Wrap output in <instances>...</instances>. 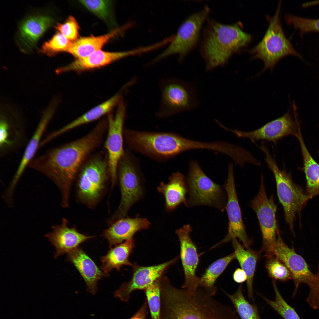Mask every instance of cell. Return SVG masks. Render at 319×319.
<instances>
[{
    "mask_svg": "<svg viewBox=\"0 0 319 319\" xmlns=\"http://www.w3.org/2000/svg\"><path fill=\"white\" fill-rule=\"evenodd\" d=\"M68 224L67 220L63 218L61 224L52 226V231L45 235L55 248V258L68 254L82 243L95 237L81 233L75 227H69Z\"/></svg>",
    "mask_w": 319,
    "mask_h": 319,
    "instance_id": "cell-21",
    "label": "cell"
},
{
    "mask_svg": "<svg viewBox=\"0 0 319 319\" xmlns=\"http://www.w3.org/2000/svg\"><path fill=\"white\" fill-rule=\"evenodd\" d=\"M265 156L264 160L273 173L276 181L277 195L283 207L285 221L294 232V222L296 214L309 199L303 190L293 181L290 173L287 172L283 165L280 169L275 158L271 154L267 145L263 144L259 147Z\"/></svg>",
    "mask_w": 319,
    "mask_h": 319,
    "instance_id": "cell-5",
    "label": "cell"
},
{
    "mask_svg": "<svg viewBox=\"0 0 319 319\" xmlns=\"http://www.w3.org/2000/svg\"><path fill=\"white\" fill-rule=\"evenodd\" d=\"M231 240L235 259L237 260L241 268L247 276L246 284L248 299L250 300L254 301L253 281L258 258V254L249 249H245L237 238H232Z\"/></svg>",
    "mask_w": 319,
    "mask_h": 319,
    "instance_id": "cell-30",
    "label": "cell"
},
{
    "mask_svg": "<svg viewBox=\"0 0 319 319\" xmlns=\"http://www.w3.org/2000/svg\"><path fill=\"white\" fill-rule=\"evenodd\" d=\"M160 278L144 290L149 310L151 319H160Z\"/></svg>",
    "mask_w": 319,
    "mask_h": 319,
    "instance_id": "cell-35",
    "label": "cell"
},
{
    "mask_svg": "<svg viewBox=\"0 0 319 319\" xmlns=\"http://www.w3.org/2000/svg\"><path fill=\"white\" fill-rule=\"evenodd\" d=\"M223 292L231 302L241 319H261L257 305L250 303L245 298L242 284L239 286L233 294H229L224 290Z\"/></svg>",
    "mask_w": 319,
    "mask_h": 319,
    "instance_id": "cell-33",
    "label": "cell"
},
{
    "mask_svg": "<svg viewBox=\"0 0 319 319\" xmlns=\"http://www.w3.org/2000/svg\"><path fill=\"white\" fill-rule=\"evenodd\" d=\"M210 12V9L205 5L200 11L188 17L180 26L168 47L148 64L174 54L178 55V61L181 62L197 45L202 27Z\"/></svg>",
    "mask_w": 319,
    "mask_h": 319,
    "instance_id": "cell-11",
    "label": "cell"
},
{
    "mask_svg": "<svg viewBox=\"0 0 319 319\" xmlns=\"http://www.w3.org/2000/svg\"><path fill=\"white\" fill-rule=\"evenodd\" d=\"M300 143L303 157V167L307 181L306 194L309 199L319 194V165L309 152L302 136L300 129L297 137Z\"/></svg>",
    "mask_w": 319,
    "mask_h": 319,
    "instance_id": "cell-31",
    "label": "cell"
},
{
    "mask_svg": "<svg viewBox=\"0 0 319 319\" xmlns=\"http://www.w3.org/2000/svg\"><path fill=\"white\" fill-rule=\"evenodd\" d=\"M107 158L101 154L92 156L83 164L77 175V198L89 207L99 201L110 178Z\"/></svg>",
    "mask_w": 319,
    "mask_h": 319,
    "instance_id": "cell-8",
    "label": "cell"
},
{
    "mask_svg": "<svg viewBox=\"0 0 319 319\" xmlns=\"http://www.w3.org/2000/svg\"><path fill=\"white\" fill-rule=\"evenodd\" d=\"M266 258V267L271 277L282 281L292 279L291 272L281 261L274 256Z\"/></svg>",
    "mask_w": 319,
    "mask_h": 319,
    "instance_id": "cell-37",
    "label": "cell"
},
{
    "mask_svg": "<svg viewBox=\"0 0 319 319\" xmlns=\"http://www.w3.org/2000/svg\"><path fill=\"white\" fill-rule=\"evenodd\" d=\"M121 92L94 107L63 127L49 134L50 138L53 140L72 129L95 121L108 113L122 101Z\"/></svg>",
    "mask_w": 319,
    "mask_h": 319,
    "instance_id": "cell-26",
    "label": "cell"
},
{
    "mask_svg": "<svg viewBox=\"0 0 319 319\" xmlns=\"http://www.w3.org/2000/svg\"><path fill=\"white\" fill-rule=\"evenodd\" d=\"M140 168L135 157L129 151H125L117 169L121 201L117 209L110 218L109 224L126 217L131 207L143 196L144 191Z\"/></svg>",
    "mask_w": 319,
    "mask_h": 319,
    "instance_id": "cell-7",
    "label": "cell"
},
{
    "mask_svg": "<svg viewBox=\"0 0 319 319\" xmlns=\"http://www.w3.org/2000/svg\"><path fill=\"white\" fill-rule=\"evenodd\" d=\"M148 306L146 299L141 306L129 319H146Z\"/></svg>",
    "mask_w": 319,
    "mask_h": 319,
    "instance_id": "cell-42",
    "label": "cell"
},
{
    "mask_svg": "<svg viewBox=\"0 0 319 319\" xmlns=\"http://www.w3.org/2000/svg\"><path fill=\"white\" fill-rule=\"evenodd\" d=\"M52 22L51 18L45 16L30 17L25 20L19 32V40L23 50L31 49Z\"/></svg>",
    "mask_w": 319,
    "mask_h": 319,
    "instance_id": "cell-27",
    "label": "cell"
},
{
    "mask_svg": "<svg viewBox=\"0 0 319 319\" xmlns=\"http://www.w3.org/2000/svg\"><path fill=\"white\" fill-rule=\"evenodd\" d=\"M272 285L275 295V300H271L260 294L258 295L284 319H300L296 311L284 299L277 288L275 280Z\"/></svg>",
    "mask_w": 319,
    "mask_h": 319,
    "instance_id": "cell-34",
    "label": "cell"
},
{
    "mask_svg": "<svg viewBox=\"0 0 319 319\" xmlns=\"http://www.w3.org/2000/svg\"><path fill=\"white\" fill-rule=\"evenodd\" d=\"M204 29L200 52L209 71L226 64L230 57L249 44L252 36L240 22L226 24L209 18Z\"/></svg>",
    "mask_w": 319,
    "mask_h": 319,
    "instance_id": "cell-3",
    "label": "cell"
},
{
    "mask_svg": "<svg viewBox=\"0 0 319 319\" xmlns=\"http://www.w3.org/2000/svg\"><path fill=\"white\" fill-rule=\"evenodd\" d=\"M142 48L121 52H108L100 50L85 57L76 58L66 65L56 70L57 74L69 71L81 72L99 68L131 55L143 53Z\"/></svg>",
    "mask_w": 319,
    "mask_h": 319,
    "instance_id": "cell-20",
    "label": "cell"
},
{
    "mask_svg": "<svg viewBox=\"0 0 319 319\" xmlns=\"http://www.w3.org/2000/svg\"><path fill=\"white\" fill-rule=\"evenodd\" d=\"M160 319H240L234 307L216 300L198 288L191 293L160 279Z\"/></svg>",
    "mask_w": 319,
    "mask_h": 319,
    "instance_id": "cell-2",
    "label": "cell"
},
{
    "mask_svg": "<svg viewBox=\"0 0 319 319\" xmlns=\"http://www.w3.org/2000/svg\"><path fill=\"white\" fill-rule=\"evenodd\" d=\"M250 206L255 213L259 221L263 240L261 251L265 253L276 242L279 230L276 217L277 206L273 195L269 198L267 196L263 175L261 178L258 192L251 201Z\"/></svg>",
    "mask_w": 319,
    "mask_h": 319,
    "instance_id": "cell-12",
    "label": "cell"
},
{
    "mask_svg": "<svg viewBox=\"0 0 319 319\" xmlns=\"http://www.w3.org/2000/svg\"><path fill=\"white\" fill-rule=\"evenodd\" d=\"M267 257L274 256L281 261L291 272L295 285L292 298L295 296L299 285L305 284L309 287L313 284L315 274L310 270L306 261L297 254L294 248L289 247L282 239L279 231L276 242L265 255Z\"/></svg>",
    "mask_w": 319,
    "mask_h": 319,
    "instance_id": "cell-15",
    "label": "cell"
},
{
    "mask_svg": "<svg viewBox=\"0 0 319 319\" xmlns=\"http://www.w3.org/2000/svg\"><path fill=\"white\" fill-rule=\"evenodd\" d=\"M235 187L233 165L230 163L225 186L227 197L225 209L229 221L228 232L224 238L215 247L233 238L239 239L247 249L251 245V241L247 235L242 220Z\"/></svg>",
    "mask_w": 319,
    "mask_h": 319,
    "instance_id": "cell-17",
    "label": "cell"
},
{
    "mask_svg": "<svg viewBox=\"0 0 319 319\" xmlns=\"http://www.w3.org/2000/svg\"><path fill=\"white\" fill-rule=\"evenodd\" d=\"M168 179L167 183L161 182L157 189L164 197L166 210L171 212L182 204L186 206L188 190L185 176L181 172L173 173Z\"/></svg>",
    "mask_w": 319,
    "mask_h": 319,
    "instance_id": "cell-25",
    "label": "cell"
},
{
    "mask_svg": "<svg viewBox=\"0 0 319 319\" xmlns=\"http://www.w3.org/2000/svg\"><path fill=\"white\" fill-rule=\"evenodd\" d=\"M123 29V28H118L101 35H91L79 38L72 42L67 52L76 58L87 56L97 51L101 50L107 43L120 33Z\"/></svg>",
    "mask_w": 319,
    "mask_h": 319,
    "instance_id": "cell-28",
    "label": "cell"
},
{
    "mask_svg": "<svg viewBox=\"0 0 319 319\" xmlns=\"http://www.w3.org/2000/svg\"><path fill=\"white\" fill-rule=\"evenodd\" d=\"M186 182L189 197L186 206H209L222 211L225 209L224 194L222 187L208 177L196 161H192L189 164Z\"/></svg>",
    "mask_w": 319,
    "mask_h": 319,
    "instance_id": "cell-9",
    "label": "cell"
},
{
    "mask_svg": "<svg viewBox=\"0 0 319 319\" xmlns=\"http://www.w3.org/2000/svg\"><path fill=\"white\" fill-rule=\"evenodd\" d=\"M186 139H185V151H186Z\"/></svg>",
    "mask_w": 319,
    "mask_h": 319,
    "instance_id": "cell-44",
    "label": "cell"
},
{
    "mask_svg": "<svg viewBox=\"0 0 319 319\" xmlns=\"http://www.w3.org/2000/svg\"><path fill=\"white\" fill-rule=\"evenodd\" d=\"M161 100L156 115L160 118L196 108L198 101L194 88L189 83L175 78L163 80L160 85Z\"/></svg>",
    "mask_w": 319,
    "mask_h": 319,
    "instance_id": "cell-10",
    "label": "cell"
},
{
    "mask_svg": "<svg viewBox=\"0 0 319 319\" xmlns=\"http://www.w3.org/2000/svg\"><path fill=\"white\" fill-rule=\"evenodd\" d=\"M179 256L167 262L158 265L142 266L134 262L132 267V276L130 280L123 283L114 292V297L121 301L127 302L131 293L147 287L161 278L166 270L178 260Z\"/></svg>",
    "mask_w": 319,
    "mask_h": 319,
    "instance_id": "cell-18",
    "label": "cell"
},
{
    "mask_svg": "<svg viewBox=\"0 0 319 319\" xmlns=\"http://www.w3.org/2000/svg\"><path fill=\"white\" fill-rule=\"evenodd\" d=\"M59 102L58 98L54 97L43 112L35 130L25 147L22 156L15 173L17 177H21L30 162L35 158L38 149L40 148L43 136L54 115Z\"/></svg>",
    "mask_w": 319,
    "mask_h": 319,
    "instance_id": "cell-22",
    "label": "cell"
},
{
    "mask_svg": "<svg viewBox=\"0 0 319 319\" xmlns=\"http://www.w3.org/2000/svg\"><path fill=\"white\" fill-rule=\"evenodd\" d=\"M289 110L280 117L269 122L256 129L244 131L223 128L232 132L239 137L248 139L253 141L264 140L273 143L275 145L282 138L289 135L297 137L299 124L296 111H294L295 120L291 115Z\"/></svg>",
    "mask_w": 319,
    "mask_h": 319,
    "instance_id": "cell-16",
    "label": "cell"
},
{
    "mask_svg": "<svg viewBox=\"0 0 319 319\" xmlns=\"http://www.w3.org/2000/svg\"><path fill=\"white\" fill-rule=\"evenodd\" d=\"M107 128V123H100L83 137L48 150L29 164L28 167L44 175L58 187L63 207L68 206L72 183L87 156L101 143Z\"/></svg>",
    "mask_w": 319,
    "mask_h": 319,
    "instance_id": "cell-1",
    "label": "cell"
},
{
    "mask_svg": "<svg viewBox=\"0 0 319 319\" xmlns=\"http://www.w3.org/2000/svg\"><path fill=\"white\" fill-rule=\"evenodd\" d=\"M186 144H187V146H186V151H187V138H186Z\"/></svg>",
    "mask_w": 319,
    "mask_h": 319,
    "instance_id": "cell-45",
    "label": "cell"
},
{
    "mask_svg": "<svg viewBox=\"0 0 319 319\" xmlns=\"http://www.w3.org/2000/svg\"><path fill=\"white\" fill-rule=\"evenodd\" d=\"M315 279L312 286L309 287V293L307 301L313 309H319V263L318 271L315 274Z\"/></svg>",
    "mask_w": 319,
    "mask_h": 319,
    "instance_id": "cell-41",
    "label": "cell"
},
{
    "mask_svg": "<svg viewBox=\"0 0 319 319\" xmlns=\"http://www.w3.org/2000/svg\"><path fill=\"white\" fill-rule=\"evenodd\" d=\"M233 278L234 281L238 283H241L247 281V277L245 271L241 268H238L235 271Z\"/></svg>",
    "mask_w": 319,
    "mask_h": 319,
    "instance_id": "cell-43",
    "label": "cell"
},
{
    "mask_svg": "<svg viewBox=\"0 0 319 319\" xmlns=\"http://www.w3.org/2000/svg\"><path fill=\"white\" fill-rule=\"evenodd\" d=\"M151 223L146 218L139 214L134 218L128 217L118 219L104 230L103 236L108 240L110 248L133 239L137 232L149 228Z\"/></svg>",
    "mask_w": 319,
    "mask_h": 319,
    "instance_id": "cell-23",
    "label": "cell"
},
{
    "mask_svg": "<svg viewBox=\"0 0 319 319\" xmlns=\"http://www.w3.org/2000/svg\"><path fill=\"white\" fill-rule=\"evenodd\" d=\"M0 117V156L25 147L28 139L24 120L17 111L2 108Z\"/></svg>",
    "mask_w": 319,
    "mask_h": 319,
    "instance_id": "cell-14",
    "label": "cell"
},
{
    "mask_svg": "<svg viewBox=\"0 0 319 319\" xmlns=\"http://www.w3.org/2000/svg\"><path fill=\"white\" fill-rule=\"evenodd\" d=\"M72 43L61 33L58 32L50 40L44 43L40 52L49 56H52L60 52H67Z\"/></svg>",
    "mask_w": 319,
    "mask_h": 319,
    "instance_id": "cell-38",
    "label": "cell"
},
{
    "mask_svg": "<svg viewBox=\"0 0 319 319\" xmlns=\"http://www.w3.org/2000/svg\"><path fill=\"white\" fill-rule=\"evenodd\" d=\"M67 259L75 267L84 280L87 290L93 295L97 290V283L101 278L109 276L100 269L81 248L78 247L68 254Z\"/></svg>",
    "mask_w": 319,
    "mask_h": 319,
    "instance_id": "cell-24",
    "label": "cell"
},
{
    "mask_svg": "<svg viewBox=\"0 0 319 319\" xmlns=\"http://www.w3.org/2000/svg\"><path fill=\"white\" fill-rule=\"evenodd\" d=\"M281 1L274 15L266 16L269 25L262 39L249 51L252 55V59H260L263 61L264 65L262 72L268 69L272 70L277 62L286 56L292 55L301 58L283 30L280 17Z\"/></svg>",
    "mask_w": 319,
    "mask_h": 319,
    "instance_id": "cell-6",
    "label": "cell"
},
{
    "mask_svg": "<svg viewBox=\"0 0 319 319\" xmlns=\"http://www.w3.org/2000/svg\"><path fill=\"white\" fill-rule=\"evenodd\" d=\"M126 107L123 101L118 105L115 115H110L108 118V133L105 147L107 152L108 170L112 187L117 180L119 162L123 155V138L124 121Z\"/></svg>",
    "mask_w": 319,
    "mask_h": 319,
    "instance_id": "cell-13",
    "label": "cell"
},
{
    "mask_svg": "<svg viewBox=\"0 0 319 319\" xmlns=\"http://www.w3.org/2000/svg\"><path fill=\"white\" fill-rule=\"evenodd\" d=\"M79 1L89 11L103 20L107 22H109V21L110 22L111 19L113 20L112 18V3L110 1L87 0Z\"/></svg>",
    "mask_w": 319,
    "mask_h": 319,
    "instance_id": "cell-36",
    "label": "cell"
},
{
    "mask_svg": "<svg viewBox=\"0 0 319 319\" xmlns=\"http://www.w3.org/2000/svg\"><path fill=\"white\" fill-rule=\"evenodd\" d=\"M123 135L130 148L157 161L167 160L185 151V138L174 133L126 129Z\"/></svg>",
    "mask_w": 319,
    "mask_h": 319,
    "instance_id": "cell-4",
    "label": "cell"
},
{
    "mask_svg": "<svg viewBox=\"0 0 319 319\" xmlns=\"http://www.w3.org/2000/svg\"><path fill=\"white\" fill-rule=\"evenodd\" d=\"M285 19L288 24L293 25L302 33L319 31V19H307L289 14L286 15Z\"/></svg>",
    "mask_w": 319,
    "mask_h": 319,
    "instance_id": "cell-39",
    "label": "cell"
},
{
    "mask_svg": "<svg viewBox=\"0 0 319 319\" xmlns=\"http://www.w3.org/2000/svg\"><path fill=\"white\" fill-rule=\"evenodd\" d=\"M55 27L72 42L79 38V25L76 19L72 16H69L64 23H58Z\"/></svg>",
    "mask_w": 319,
    "mask_h": 319,
    "instance_id": "cell-40",
    "label": "cell"
},
{
    "mask_svg": "<svg viewBox=\"0 0 319 319\" xmlns=\"http://www.w3.org/2000/svg\"><path fill=\"white\" fill-rule=\"evenodd\" d=\"M135 246L133 238L110 248L105 255L101 258V269L105 272L109 274L114 269L120 271L124 265L132 266L133 263L129 258Z\"/></svg>",
    "mask_w": 319,
    "mask_h": 319,
    "instance_id": "cell-29",
    "label": "cell"
},
{
    "mask_svg": "<svg viewBox=\"0 0 319 319\" xmlns=\"http://www.w3.org/2000/svg\"><path fill=\"white\" fill-rule=\"evenodd\" d=\"M192 231V228L189 224L184 225L175 231L179 240L180 258L184 275V283L182 288L191 293L198 288L199 279L196 274L199 256L196 247L190 237V233Z\"/></svg>",
    "mask_w": 319,
    "mask_h": 319,
    "instance_id": "cell-19",
    "label": "cell"
},
{
    "mask_svg": "<svg viewBox=\"0 0 319 319\" xmlns=\"http://www.w3.org/2000/svg\"><path fill=\"white\" fill-rule=\"evenodd\" d=\"M235 259L234 252L219 258L212 263L199 277L198 288L213 297L217 292L216 281L230 263Z\"/></svg>",
    "mask_w": 319,
    "mask_h": 319,
    "instance_id": "cell-32",
    "label": "cell"
}]
</instances>
